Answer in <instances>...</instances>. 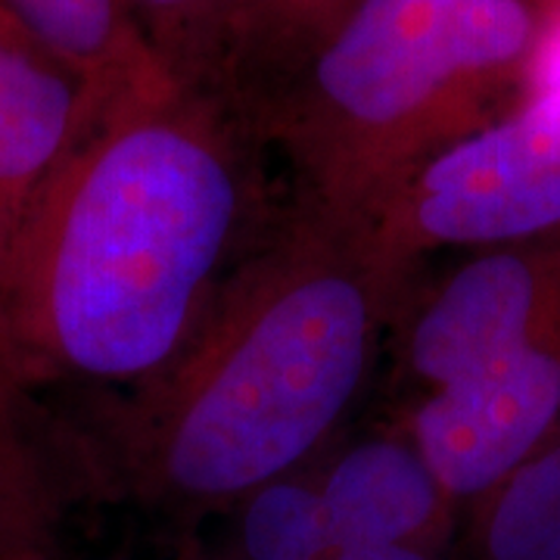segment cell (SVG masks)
Instances as JSON below:
<instances>
[{
	"label": "cell",
	"mask_w": 560,
	"mask_h": 560,
	"mask_svg": "<svg viewBox=\"0 0 560 560\" xmlns=\"http://www.w3.org/2000/svg\"><path fill=\"white\" fill-rule=\"evenodd\" d=\"M318 489L334 548H423L442 555L460 517L405 427L346 448L318 470Z\"/></svg>",
	"instance_id": "cell-9"
},
{
	"label": "cell",
	"mask_w": 560,
	"mask_h": 560,
	"mask_svg": "<svg viewBox=\"0 0 560 560\" xmlns=\"http://www.w3.org/2000/svg\"><path fill=\"white\" fill-rule=\"evenodd\" d=\"M0 7L103 101L168 81L138 35L125 0H0Z\"/></svg>",
	"instance_id": "cell-11"
},
{
	"label": "cell",
	"mask_w": 560,
	"mask_h": 560,
	"mask_svg": "<svg viewBox=\"0 0 560 560\" xmlns=\"http://www.w3.org/2000/svg\"><path fill=\"white\" fill-rule=\"evenodd\" d=\"M241 560H312L334 551L318 474L293 470L265 482L234 508Z\"/></svg>",
	"instance_id": "cell-13"
},
{
	"label": "cell",
	"mask_w": 560,
	"mask_h": 560,
	"mask_svg": "<svg viewBox=\"0 0 560 560\" xmlns=\"http://www.w3.org/2000/svg\"><path fill=\"white\" fill-rule=\"evenodd\" d=\"M246 113L175 84L97 106L0 271V349L35 389L131 393L275 224Z\"/></svg>",
	"instance_id": "cell-1"
},
{
	"label": "cell",
	"mask_w": 560,
	"mask_h": 560,
	"mask_svg": "<svg viewBox=\"0 0 560 560\" xmlns=\"http://www.w3.org/2000/svg\"><path fill=\"white\" fill-rule=\"evenodd\" d=\"M523 88L526 97L560 109V3L545 16V22H536V38L523 69Z\"/></svg>",
	"instance_id": "cell-15"
},
{
	"label": "cell",
	"mask_w": 560,
	"mask_h": 560,
	"mask_svg": "<svg viewBox=\"0 0 560 560\" xmlns=\"http://www.w3.org/2000/svg\"><path fill=\"white\" fill-rule=\"evenodd\" d=\"M175 88L249 116L259 79V0H125Z\"/></svg>",
	"instance_id": "cell-10"
},
{
	"label": "cell",
	"mask_w": 560,
	"mask_h": 560,
	"mask_svg": "<svg viewBox=\"0 0 560 560\" xmlns=\"http://www.w3.org/2000/svg\"><path fill=\"white\" fill-rule=\"evenodd\" d=\"M558 420L560 318L420 396L405 430L467 514L539 448Z\"/></svg>",
	"instance_id": "cell-5"
},
{
	"label": "cell",
	"mask_w": 560,
	"mask_h": 560,
	"mask_svg": "<svg viewBox=\"0 0 560 560\" xmlns=\"http://www.w3.org/2000/svg\"><path fill=\"white\" fill-rule=\"evenodd\" d=\"M533 38L521 0H355L249 121L296 202L374 228L427 162L492 121Z\"/></svg>",
	"instance_id": "cell-3"
},
{
	"label": "cell",
	"mask_w": 560,
	"mask_h": 560,
	"mask_svg": "<svg viewBox=\"0 0 560 560\" xmlns=\"http://www.w3.org/2000/svg\"><path fill=\"white\" fill-rule=\"evenodd\" d=\"M106 103L0 7V271L35 202Z\"/></svg>",
	"instance_id": "cell-8"
},
{
	"label": "cell",
	"mask_w": 560,
	"mask_h": 560,
	"mask_svg": "<svg viewBox=\"0 0 560 560\" xmlns=\"http://www.w3.org/2000/svg\"><path fill=\"white\" fill-rule=\"evenodd\" d=\"M94 499L84 430L44 405L0 349V560H62L66 523Z\"/></svg>",
	"instance_id": "cell-7"
},
{
	"label": "cell",
	"mask_w": 560,
	"mask_h": 560,
	"mask_svg": "<svg viewBox=\"0 0 560 560\" xmlns=\"http://www.w3.org/2000/svg\"><path fill=\"white\" fill-rule=\"evenodd\" d=\"M558 318L560 228L477 249L423 296L408 320L405 381L420 399Z\"/></svg>",
	"instance_id": "cell-6"
},
{
	"label": "cell",
	"mask_w": 560,
	"mask_h": 560,
	"mask_svg": "<svg viewBox=\"0 0 560 560\" xmlns=\"http://www.w3.org/2000/svg\"><path fill=\"white\" fill-rule=\"evenodd\" d=\"M312 560H442V555L423 548H334Z\"/></svg>",
	"instance_id": "cell-16"
},
{
	"label": "cell",
	"mask_w": 560,
	"mask_h": 560,
	"mask_svg": "<svg viewBox=\"0 0 560 560\" xmlns=\"http://www.w3.org/2000/svg\"><path fill=\"white\" fill-rule=\"evenodd\" d=\"M560 228V109L523 103L430 160L374 221L401 271L440 249H489Z\"/></svg>",
	"instance_id": "cell-4"
},
{
	"label": "cell",
	"mask_w": 560,
	"mask_h": 560,
	"mask_svg": "<svg viewBox=\"0 0 560 560\" xmlns=\"http://www.w3.org/2000/svg\"><path fill=\"white\" fill-rule=\"evenodd\" d=\"M467 523L477 560H560V420Z\"/></svg>",
	"instance_id": "cell-12"
},
{
	"label": "cell",
	"mask_w": 560,
	"mask_h": 560,
	"mask_svg": "<svg viewBox=\"0 0 560 560\" xmlns=\"http://www.w3.org/2000/svg\"><path fill=\"white\" fill-rule=\"evenodd\" d=\"M405 280L371 228L293 200L178 359L84 430L101 499L187 521L305 467L368 381Z\"/></svg>",
	"instance_id": "cell-2"
},
{
	"label": "cell",
	"mask_w": 560,
	"mask_h": 560,
	"mask_svg": "<svg viewBox=\"0 0 560 560\" xmlns=\"http://www.w3.org/2000/svg\"><path fill=\"white\" fill-rule=\"evenodd\" d=\"M352 3L355 0H259V79L253 103L268 84L290 72Z\"/></svg>",
	"instance_id": "cell-14"
}]
</instances>
